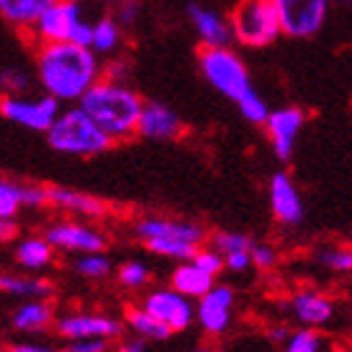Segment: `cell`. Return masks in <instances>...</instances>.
I'll return each instance as SVG.
<instances>
[{
  "mask_svg": "<svg viewBox=\"0 0 352 352\" xmlns=\"http://www.w3.org/2000/svg\"><path fill=\"white\" fill-rule=\"evenodd\" d=\"M234 43L244 48H267L282 36L274 0H236L229 13Z\"/></svg>",
  "mask_w": 352,
  "mask_h": 352,
  "instance_id": "cell-4",
  "label": "cell"
},
{
  "mask_svg": "<svg viewBox=\"0 0 352 352\" xmlns=\"http://www.w3.org/2000/svg\"><path fill=\"white\" fill-rule=\"evenodd\" d=\"M209 244L227 259L232 254H239V252H252L254 239L250 234H242V232H214L209 236Z\"/></svg>",
  "mask_w": 352,
  "mask_h": 352,
  "instance_id": "cell-31",
  "label": "cell"
},
{
  "mask_svg": "<svg viewBox=\"0 0 352 352\" xmlns=\"http://www.w3.org/2000/svg\"><path fill=\"white\" fill-rule=\"evenodd\" d=\"M330 3L332 0H274L282 36L297 41L317 36L330 15Z\"/></svg>",
  "mask_w": 352,
  "mask_h": 352,
  "instance_id": "cell-7",
  "label": "cell"
},
{
  "mask_svg": "<svg viewBox=\"0 0 352 352\" xmlns=\"http://www.w3.org/2000/svg\"><path fill=\"white\" fill-rule=\"evenodd\" d=\"M191 262L197 264V267H201L204 272H209L212 277H219L221 272L227 270V259H224V254H219L212 244H209V247H199V252L194 254Z\"/></svg>",
  "mask_w": 352,
  "mask_h": 352,
  "instance_id": "cell-37",
  "label": "cell"
},
{
  "mask_svg": "<svg viewBox=\"0 0 352 352\" xmlns=\"http://www.w3.org/2000/svg\"><path fill=\"white\" fill-rule=\"evenodd\" d=\"M144 103L146 101L129 83L101 78L96 86H91V91L78 101V106L111 139L121 144V141H131L133 136H139Z\"/></svg>",
  "mask_w": 352,
  "mask_h": 352,
  "instance_id": "cell-2",
  "label": "cell"
},
{
  "mask_svg": "<svg viewBox=\"0 0 352 352\" xmlns=\"http://www.w3.org/2000/svg\"><path fill=\"white\" fill-rule=\"evenodd\" d=\"M56 335L68 340H88V338H103L116 340L124 332L121 320L113 315H103V312H88V309H71L63 312L56 320Z\"/></svg>",
  "mask_w": 352,
  "mask_h": 352,
  "instance_id": "cell-8",
  "label": "cell"
},
{
  "mask_svg": "<svg viewBox=\"0 0 352 352\" xmlns=\"http://www.w3.org/2000/svg\"><path fill=\"white\" fill-rule=\"evenodd\" d=\"M116 279L124 289H131V292L133 289H144L148 285V279H151V270L139 259H129L116 270Z\"/></svg>",
  "mask_w": 352,
  "mask_h": 352,
  "instance_id": "cell-33",
  "label": "cell"
},
{
  "mask_svg": "<svg viewBox=\"0 0 352 352\" xmlns=\"http://www.w3.org/2000/svg\"><path fill=\"white\" fill-rule=\"evenodd\" d=\"M74 270L78 277L91 279V282H101V279L111 277L113 264H111V257H106V252H94V254H81V257L76 259Z\"/></svg>",
  "mask_w": 352,
  "mask_h": 352,
  "instance_id": "cell-28",
  "label": "cell"
},
{
  "mask_svg": "<svg viewBox=\"0 0 352 352\" xmlns=\"http://www.w3.org/2000/svg\"><path fill=\"white\" fill-rule=\"evenodd\" d=\"M88 3H98V6H116L118 0H88Z\"/></svg>",
  "mask_w": 352,
  "mask_h": 352,
  "instance_id": "cell-46",
  "label": "cell"
},
{
  "mask_svg": "<svg viewBox=\"0 0 352 352\" xmlns=\"http://www.w3.org/2000/svg\"><path fill=\"white\" fill-rule=\"evenodd\" d=\"M81 21H86L83 15V0H58L56 6L45 10V15L33 25L30 30V43H63L71 41V33Z\"/></svg>",
  "mask_w": 352,
  "mask_h": 352,
  "instance_id": "cell-10",
  "label": "cell"
},
{
  "mask_svg": "<svg viewBox=\"0 0 352 352\" xmlns=\"http://www.w3.org/2000/svg\"><path fill=\"white\" fill-rule=\"evenodd\" d=\"M332 3H340V6H352V0H332Z\"/></svg>",
  "mask_w": 352,
  "mask_h": 352,
  "instance_id": "cell-47",
  "label": "cell"
},
{
  "mask_svg": "<svg viewBox=\"0 0 352 352\" xmlns=\"http://www.w3.org/2000/svg\"><path fill=\"white\" fill-rule=\"evenodd\" d=\"M270 209L274 221L282 227H297L305 219V204H302L300 191L294 186L292 176L285 171H277L270 179Z\"/></svg>",
  "mask_w": 352,
  "mask_h": 352,
  "instance_id": "cell-15",
  "label": "cell"
},
{
  "mask_svg": "<svg viewBox=\"0 0 352 352\" xmlns=\"http://www.w3.org/2000/svg\"><path fill=\"white\" fill-rule=\"evenodd\" d=\"M133 236L141 244L151 242V239H179V242H189L197 247H204V242L209 239L206 229L199 221L174 219V217H162V214L141 217L133 221Z\"/></svg>",
  "mask_w": 352,
  "mask_h": 352,
  "instance_id": "cell-12",
  "label": "cell"
},
{
  "mask_svg": "<svg viewBox=\"0 0 352 352\" xmlns=\"http://www.w3.org/2000/svg\"><path fill=\"white\" fill-rule=\"evenodd\" d=\"M124 43V28L118 25L113 15H101L98 21H94V41H91V51L98 58H113Z\"/></svg>",
  "mask_w": 352,
  "mask_h": 352,
  "instance_id": "cell-26",
  "label": "cell"
},
{
  "mask_svg": "<svg viewBox=\"0 0 352 352\" xmlns=\"http://www.w3.org/2000/svg\"><path fill=\"white\" fill-rule=\"evenodd\" d=\"M48 206L58 209L63 214L74 217H86V219H106L111 214V204L101 197L86 194L68 186H48Z\"/></svg>",
  "mask_w": 352,
  "mask_h": 352,
  "instance_id": "cell-19",
  "label": "cell"
},
{
  "mask_svg": "<svg viewBox=\"0 0 352 352\" xmlns=\"http://www.w3.org/2000/svg\"><path fill=\"white\" fill-rule=\"evenodd\" d=\"M141 307L151 312L156 320H162L174 332H182L197 322V305H191L189 297L176 292L174 287H156L146 292L141 300Z\"/></svg>",
  "mask_w": 352,
  "mask_h": 352,
  "instance_id": "cell-11",
  "label": "cell"
},
{
  "mask_svg": "<svg viewBox=\"0 0 352 352\" xmlns=\"http://www.w3.org/2000/svg\"><path fill=\"white\" fill-rule=\"evenodd\" d=\"M279 262V252L274 244H267V242H254L252 247V264L262 272H270L274 270Z\"/></svg>",
  "mask_w": 352,
  "mask_h": 352,
  "instance_id": "cell-38",
  "label": "cell"
},
{
  "mask_svg": "<svg viewBox=\"0 0 352 352\" xmlns=\"http://www.w3.org/2000/svg\"><path fill=\"white\" fill-rule=\"evenodd\" d=\"M56 320L58 315H56L51 300H23L10 312V327L21 335L45 332L48 327H56Z\"/></svg>",
  "mask_w": 352,
  "mask_h": 352,
  "instance_id": "cell-20",
  "label": "cell"
},
{
  "mask_svg": "<svg viewBox=\"0 0 352 352\" xmlns=\"http://www.w3.org/2000/svg\"><path fill=\"white\" fill-rule=\"evenodd\" d=\"M45 139H48V146L58 154L86 156V159L106 154L116 144L78 103L60 111L58 121L51 126Z\"/></svg>",
  "mask_w": 352,
  "mask_h": 352,
  "instance_id": "cell-3",
  "label": "cell"
},
{
  "mask_svg": "<svg viewBox=\"0 0 352 352\" xmlns=\"http://www.w3.org/2000/svg\"><path fill=\"white\" fill-rule=\"evenodd\" d=\"M236 109H239L244 121H250V124H254V126H264L267 121H270V113H272L270 106L264 103V98L257 94V91H250L242 101L236 103Z\"/></svg>",
  "mask_w": 352,
  "mask_h": 352,
  "instance_id": "cell-34",
  "label": "cell"
},
{
  "mask_svg": "<svg viewBox=\"0 0 352 352\" xmlns=\"http://www.w3.org/2000/svg\"><path fill=\"white\" fill-rule=\"evenodd\" d=\"M315 262L322 264L324 270L338 272V274H350L352 272V247L347 244H324L315 250Z\"/></svg>",
  "mask_w": 352,
  "mask_h": 352,
  "instance_id": "cell-27",
  "label": "cell"
},
{
  "mask_svg": "<svg viewBox=\"0 0 352 352\" xmlns=\"http://www.w3.org/2000/svg\"><path fill=\"white\" fill-rule=\"evenodd\" d=\"M15 232H18V227H15V219H0V236L3 239H13Z\"/></svg>",
  "mask_w": 352,
  "mask_h": 352,
  "instance_id": "cell-45",
  "label": "cell"
},
{
  "mask_svg": "<svg viewBox=\"0 0 352 352\" xmlns=\"http://www.w3.org/2000/svg\"><path fill=\"white\" fill-rule=\"evenodd\" d=\"M60 101L53 96H41V98H25V96H3L0 101V113L6 121L28 129V131L48 133L51 126L60 116Z\"/></svg>",
  "mask_w": 352,
  "mask_h": 352,
  "instance_id": "cell-6",
  "label": "cell"
},
{
  "mask_svg": "<svg viewBox=\"0 0 352 352\" xmlns=\"http://www.w3.org/2000/svg\"><path fill=\"white\" fill-rule=\"evenodd\" d=\"M141 0H118L116 6H111V15L118 21V25L124 30H131L141 18Z\"/></svg>",
  "mask_w": 352,
  "mask_h": 352,
  "instance_id": "cell-36",
  "label": "cell"
},
{
  "mask_svg": "<svg viewBox=\"0 0 352 352\" xmlns=\"http://www.w3.org/2000/svg\"><path fill=\"white\" fill-rule=\"evenodd\" d=\"M6 352H60V350L53 345H45V342H28V340H23V342H10L6 347Z\"/></svg>",
  "mask_w": 352,
  "mask_h": 352,
  "instance_id": "cell-42",
  "label": "cell"
},
{
  "mask_svg": "<svg viewBox=\"0 0 352 352\" xmlns=\"http://www.w3.org/2000/svg\"><path fill=\"white\" fill-rule=\"evenodd\" d=\"M267 335H270L272 342H277V345H285L287 338L292 335V330H289L287 324H272L270 330H267Z\"/></svg>",
  "mask_w": 352,
  "mask_h": 352,
  "instance_id": "cell-44",
  "label": "cell"
},
{
  "mask_svg": "<svg viewBox=\"0 0 352 352\" xmlns=\"http://www.w3.org/2000/svg\"><path fill=\"white\" fill-rule=\"evenodd\" d=\"M124 320H126V324L131 327L133 335L141 340H146V342H164V340H169L171 335H174L171 327H166L162 320H156V317L151 315V312H146L141 305L126 307Z\"/></svg>",
  "mask_w": 352,
  "mask_h": 352,
  "instance_id": "cell-25",
  "label": "cell"
},
{
  "mask_svg": "<svg viewBox=\"0 0 352 352\" xmlns=\"http://www.w3.org/2000/svg\"><path fill=\"white\" fill-rule=\"evenodd\" d=\"M60 352H113V350H111V340L88 338V340H68L66 347Z\"/></svg>",
  "mask_w": 352,
  "mask_h": 352,
  "instance_id": "cell-39",
  "label": "cell"
},
{
  "mask_svg": "<svg viewBox=\"0 0 352 352\" xmlns=\"http://www.w3.org/2000/svg\"><path fill=\"white\" fill-rule=\"evenodd\" d=\"M151 254L164 259H174V262H191L194 254L199 252L197 244L189 242H179V239H151V242L144 244Z\"/></svg>",
  "mask_w": 352,
  "mask_h": 352,
  "instance_id": "cell-29",
  "label": "cell"
},
{
  "mask_svg": "<svg viewBox=\"0 0 352 352\" xmlns=\"http://www.w3.org/2000/svg\"><path fill=\"white\" fill-rule=\"evenodd\" d=\"M58 0H0V15L8 25L28 36L33 25L45 15V10Z\"/></svg>",
  "mask_w": 352,
  "mask_h": 352,
  "instance_id": "cell-22",
  "label": "cell"
},
{
  "mask_svg": "<svg viewBox=\"0 0 352 352\" xmlns=\"http://www.w3.org/2000/svg\"><path fill=\"white\" fill-rule=\"evenodd\" d=\"M324 347H327L324 335H320L317 327H300L287 338L282 352H324Z\"/></svg>",
  "mask_w": 352,
  "mask_h": 352,
  "instance_id": "cell-30",
  "label": "cell"
},
{
  "mask_svg": "<svg viewBox=\"0 0 352 352\" xmlns=\"http://www.w3.org/2000/svg\"><path fill=\"white\" fill-rule=\"evenodd\" d=\"M199 71L214 91H219L224 98L234 103H239L250 91H254L242 56L229 45H224V48H201L199 51Z\"/></svg>",
  "mask_w": 352,
  "mask_h": 352,
  "instance_id": "cell-5",
  "label": "cell"
},
{
  "mask_svg": "<svg viewBox=\"0 0 352 352\" xmlns=\"http://www.w3.org/2000/svg\"><path fill=\"white\" fill-rule=\"evenodd\" d=\"M53 259H56V250H53V244L43 234L23 236L13 247V262L18 264V270L28 272V274L48 270L53 264Z\"/></svg>",
  "mask_w": 352,
  "mask_h": 352,
  "instance_id": "cell-21",
  "label": "cell"
},
{
  "mask_svg": "<svg viewBox=\"0 0 352 352\" xmlns=\"http://www.w3.org/2000/svg\"><path fill=\"white\" fill-rule=\"evenodd\" d=\"M302 126H305V113L294 106H285V109H274L270 113V121L264 124V131L270 136V146L277 159L289 162V156L294 151V141L300 136Z\"/></svg>",
  "mask_w": 352,
  "mask_h": 352,
  "instance_id": "cell-14",
  "label": "cell"
},
{
  "mask_svg": "<svg viewBox=\"0 0 352 352\" xmlns=\"http://www.w3.org/2000/svg\"><path fill=\"white\" fill-rule=\"evenodd\" d=\"M214 279L217 277H212L209 272H204L194 262H179L176 270L171 272L169 287H174L176 292H182L184 297H189V300H199V297H204V294L217 285Z\"/></svg>",
  "mask_w": 352,
  "mask_h": 352,
  "instance_id": "cell-24",
  "label": "cell"
},
{
  "mask_svg": "<svg viewBox=\"0 0 352 352\" xmlns=\"http://www.w3.org/2000/svg\"><path fill=\"white\" fill-rule=\"evenodd\" d=\"M287 312H292V317L302 327H324L335 320V302L320 289L305 287L287 300Z\"/></svg>",
  "mask_w": 352,
  "mask_h": 352,
  "instance_id": "cell-16",
  "label": "cell"
},
{
  "mask_svg": "<svg viewBox=\"0 0 352 352\" xmlns=\"http://www.w3.org/2000/svg\"><path fill=\"white\" fill-rule=\"evenodd\" d=\"M189 352H212L209 347H194V350H189Z\"/></svg>",
  "mask_w": 352,
  "mask_h": 352,
  "instance_id": "cell-48",
  "label": "cell"
},
{
  "mask_svg": "<svg viewBox=\"0 0 352 352\" xmlns=\"http://www.w3.org/2000/svg\"><path fill=\"white\" fill-rule=\"evenodd\" d=\"M0 289L8 297L15 300H51L53 297V282L45 277H33L28 272H3L0 274Z\"/></svg>",
  "mask_w": 352,
  "mask_h": 352,
  "instance_id": "cell-23",
  "label": "cell"
},
{
  "mask_svg": "<svg viewBox=\"0 0 352 352\" xmlns=\"http://www.w3.org/2000/svg\"><path fill=\"white\" fill-rule=\"evenodd\" d=\"M43 236L53 244L56 252H68V254H94L109 247V236L101 229L81 224V221H51L43 229Z\"/></svg>",
  "mask_w": 352,
  "mask_h": 352,
  "instance_id": "cell-9",
  "label": "cell"
},
{
  "mask_svg": "<svg viewBox=\"0 0 352 352\" xmlns=\"http://www.w3.org/2000/svg\"><path fill=\"white\" fill-rule=\"evenodd\" d=\"M186 15L194 25V33H197L201 48H224L234 41L232 25L217 8L204 6V3H189Z\"/></svg>",
  "mask_w": 352,
  "mask_h": 352,
  "instance_id": "cell-17",
  "label": "cell"
},
{
  "mask_svg": "<svg viewBox=\"0 0 352 352\" xmlns=\"http://www.w3.org/2000/svg\"><path fill=\"white\" fill-rule=\"evenodd\" d=\"M129 71H131L129 60L121 58V56H113V58H109V63L103 66V78H109V81L126 83V76H129Z\"/></svg>",
  "mask_w": 352,
  "mask_h": 352,
  "instance_id": "cell-41",
  "label": "cell"
},
{
  "mask_svg": "<svg viewBox=\"0 0 352 352\" xmlns=\"http://www.w3.org/2000/svg\"><path fill=\"white\" fill-rule=\"evenodd\" d=\"M113 352H151L148 350V342L141 338H129V340H121L116 347H113Z\"/></svg>",
  "mask_w": 352,
  "mask_h": 352,
  "instance_id": "cell-43",
  "label": "cell"
},
{
  "mask_svg": "<svg viewBox=\"0 0 352 352\" xmlns=\"http://www.w3.org/2000/svg\"><path fill=\"white\" fill-rule=\"evenodd\" d=\"M23 204V184L13 179H3L0 182V219H18Z\"/></svg>",
  "mask_w": 352,
  "mask_h": 352,
  "instance_id": "cell-32",
  "label": "cell"
},
{
  "mask_svg": "<svg viewBox=\"0 0 352 352\" xmlns=\"http://www.w3.org/2000/svg\"><path fill=\"white\" fill-rule=\"evenodd\" d=\"M184 121L171 106L162 101H146L141 111L139 136L146 141H176L182 139Z\"/></svg>",
  "mask_w": 352,
  "mask_h": 352,
  "instance_id": "cell-18",
  "label": "cell"
},
{
  "mask_svg": "<svg viewBox=\"0 0 352 352\" xmlns=\"http://www.w3.org/2000/svg\"><path fill=\"white\" fill-rule=\"evenodd\" d=\"M232 317H234V289L232 287L214 285L204 297L197 300V322L212 338H219L232 327Z\"/></svg>",
  "mask_w": 352,
  "mask_h": 352,
  "instance_id": "cell-13",
  "label": "cell"
},
{
  "mask_svg": "<svg viewBox=\"0 0 352 352\" xmlns=\"http://www.w3.org/2000/svg\"><path fill=\"white\" fill-rule=\"evenodd\" d=\"M33 53L38 81L45 94L60 103H78L103 78L101 58L91 48L71 41L33 45Z\"/></svg>",
  "mask_w": 352,
  "mask_h": 352,
  "instance_id": "cell-1",
  "label": "cell"
},
{
  "mask_svg": "<svg viewBox=\"0 0 352 352\" xmlns=\"http://www.w3.org/2000/svg\"><path fill=\"white\" fill-rule=\"evenodd\" d=\"M23 204L28 209L48 206V186H43V184H23Z\"/></svg>",
  "mask_w": 352,
  "mask_h": 352,
  "instance_id": "cell-40",
  "label": "cell"
},
{
  "mask_svg": "<svg viewBox=\"0 0 352 352\" xmlns=\"http://www.w3.org/2000/svg\"><path fill=\"white\" fill-rule=\"evenodd\" d=\"M0 88L3 96H25L30 88V76L18 66H8L0 74Z\"/></svg>",
  "mask_w": 352,
  "mask_h": 352,
  "instance_id": "cell-35",
  "label": "cell"
}]
</instances>
